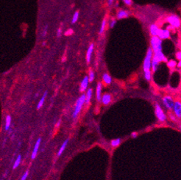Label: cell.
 <instances>
[{"instance_id":"8992f818","label":"cell","mask_w":181,"mask_h":180,"mask_svg":"<svg viewBox=\"0 0 181 180\" xmlns=\"http://www.w3.org/2000/svg\"><path fill=\"white\" fill-rule=\"evenodd\" d=\"M163 104L167 110H172L175 104V101L170 96H166L163 98Z\"/></svg>"},{"instance_id":"6da1fadb","label":"cell","mask_w":181,"mask_h":180,"mask_svg":"<svg viewBox=\"0 0 181 180\" xmlns=\"http://www.w3.org/2000/svg\"><path fill=\"white\" fill-rule=\"evenodd\" d=\"M153 57V51L152 48L150 47L147 50L146 55L145 57V59L144 60V64H143V68L144 72H151V67H152V59Z\"/></svg>"},{"instance_id":"603a6c76","label":"cell","mask_w":181,"mask_h":180,"mask_svg":"<svg viewBox=\"0 0 181 180\" xmlns=\"http://www.w3.org/2000/svg\"><path fill=\"white\" fill-rule=\"evenodd\" d=\"M121 139L120 138H116V139H114V140H112L111 142V145L112 147H117V146H119V145H120L121 143Z\"/></svg>"},{"instance_id":"9a60e30c","label":"cell","mask_w":181,"mask_h":180,"mask_svg":"<svg viewBox=\"0 0 181 180\" xmlns=\"http://www.w3.org/2000/svg\"><path fill=\"white\" fill-rule=\"evenodd\" d=\"M150 34L152 36H157L158 35V31H159V28L155 24H152V25L150 26Z\"/></svg>"},{"instance_id":"44dd1931","label":"cell","mask_w":181,"mask_h":180,"mask_svg":"<svg viewBox=\"0 0 181 180\" xmlns=\"http://www.w3.org/2000/svg\"><path fill=\"white\" fill-rule=\"evenodd\" d=\"M102 80H103V82L105 83L106 85H110L111 83V82H112L111 76L108 74H107V73L104 74L102 75Z\"/></svg>"},{"instance_id":"83f0119b","label":"cell","mask_w":181,"mask_h":180,"mask_svg":"<svg viewBox=\"0 0 181 180\" xmlns=\"http://www.w3.org/2000/svg\"><path fill=\"white\" fill-rule=\"evenodd\" d=\"M167 65H168V67H169V68H175L177 65V63L175 60H169V61L167 63Z\"/></svg>"},{"instance_id":"d6986e66","label":"cell","mask_w":181,"mask_h":180,"mask_svg":"<svg viewBox=\"0 0 181 180\" xmlns=\"http://www.w3.org/2000/svg\"><path fill=\"white\" fill-rule=\"evenodd\" d=\"M46 96H47V91H45L44 93V95L42 96L41 99H40V101H39L38 103V105H37V109H38V110L40 109V108L42 107V106L44 105V101H45V99L46 97Z\"/></svg>"},{"instance_id":"ba28073f","label":"cell","mask_w":181,"mask_h":180,"mask_svg":"<svg viewBox=\"0 0 181 180\" xmlns=\"http://www.w3.org/2000/svg\"><path fill=\"white\" fill-rule=\"evenodd\" d=\"M161 40H163V39H167L170 37V32L169 30H159L158 33L157 35Z\"/></svg>"},{"instance_id":"8fae6325","label":"cell","mask_w":181,"mask_h":180,"mask_svg":"<svg viewBox=\"0 0 181 180\" xmlns=\"http://www.w3.org/2000/svg\"><path fill=\"white\" fill-rule=\"evenodd\" d=\"M130 15V13L128 11L125 10H119V12L117 13L116 15V18L118 19H125V18H128Z\"/></svg>"},{"instance_id":"7402d4cb","label":"cell","mask_w":181,"mask_h":180,"mask_svg":"<svg viewBox=\"0 0 181 180\" xmlns=\"http://www.w3.org/2000/svg\"><path fill=\"white\" fill-rule=\"evenodd\" d=\"M92 91H93L92 89H91V88H89L88 90H87V92H86V102H85L86 104H89V103H90V100H91V98H92V93H93Z\"/></svg>"},{"instance_id":"7c38bea8","label":"cell","mask_w":181,"mask_h":180,"mask_svg":"<svg viewBox=\"0 0 181 180\" xmlns=\"http://www.w3.org/2000/svg\"><path fill=\"white\" fill-rule=\"evenodd\" d=\"M93 51H94V44H91L88 50L86 52V61L88 63H89L90 62V59H91V56H92V53H93Z\"/></svg>"},{"instance_id":"277c9868","label":"cell","mask_w":181,"mask_h":180,"mask_svg":"<svg viewBox=\"0 0 181 180\" xmlns=\"http://www.w3.org/2000/svg\"><path fill=\"white\" fill-rule=\"evenodd\" d=\"M167 21L173 28H179L181 25V20L177 15H170L167 18Z\"/></svg>"},{"instance_id":"ab89813d","label":"cell","mask_w":181,"mask_h":180,"mask_svg":"<svg viewBox=\"0 0 181 180\" xmlns=\"http://www.w3.org/2000/svg\"><path fill=\"white\" fill-rule=\"evenodd\" d=\"M180 130H181V125H180Z\"/></svg>"},{"instance_id":"4fadbf2b","label":"cell","mask_w":181,"mask_h":180,"mask_svg":"<svg viewBox=\"0 0 181 180\" xmlns=\"http://www.w3.org/2000/svg\"><path fill=\"white\" fill-rule=\"evenodd\" d=\"M153 57H155L156 59L158 60L160 63L162 62V61L166 62V60H166V56L163 55V53L162 52H157V53H154V54H153Z\"/></svg>"},{"instance_id":"4dcf8cb0","label":"cell","mask_w":181,"mask_h":180,"mask_svg":"<svg viewBox=\"0 0 181 180\" xmlns=\"http://www.w3.org/2000/svg\"><path fill=\"white\" fill-rule=\"evenodd\" d=\"M28 174H29V170H26L25 172H24V174L23 176H22V177H21V180L27 179V176H28Z\"/></svg>"},{"instance_id":"9c48e42d","label":"cell","mask_w":181,"mask_h":180,"mask_svg":"<svg viewBox=\"0 0 181 180\" xmlns=\"http://www.w3.org/2000/svg\"><path fill=\"white\" fill-rule=\"evenodd\" d=\"M40 143H41V139L40 138H38L36 143H35V146L33 148V150H32V155H31V158L32 160H34L36 156H37V154H38V149H39V147H40Z\"/></svg>"},{"instance_id":"484cf974","label":"cell","mask_w":181,"mask_h":180,"mask_svg":"<svg viewBox=\"0 0 181 180\" xmlns=\"http://www.w3.org/2000/svg\"><path fill=\"white\" fill-rule=\"evenodd\" d=\"M48 28H49V25L48 24H45L44 27H43V30H42V32H41V36L45 38L47 34V31H48Z\"/></svg>"},{"instance_id":"5bb4252c","label":"cell","mask_w":181,"mask_h":180,"mask_svg":"<svg viewBox=\"0 0 181 180\" xmlns=\"http://www.w3.org/2000/svg\"><path fill=\"white\" fill-rule=\"evenodd\" d=\"M100 101L104 105H109L111 101V96L108 93H105L102 96Z\"/></svg>"},{"instance_id":"ac0fdd59","label":"cell","mask_w":181,"mask_h":180,"mask_svg":"<svg viewBox=\"0 0 181 180\" xmlns=\"http://www.w3.org/2000/svg\"><path fill=\"white\" fill-rule=\"evenodd\" d=\"M96 99L99 101L101 100V98H102V84L100 82L98 83V85L96 86Z\"/></svg>"},{"instance_id":"f35d334b","label":"cell","mask_w":181,"mask_h":180,"mask_svg":"<svg viewBox=\"0 0 181 180\" xmlns=\"http://www.w3.org/2000/svg\"><path fill=\"white\" fill-rule=\"evenodd\" d=\"M60 121H59L57 122V127H58V126L60 125Z\"/></svg>"},{"instance_id":"1f68e13d","label":"cell","mask_w":181,"mask_h":180,"mask_svg":"<svg viewBox=\"0 0 181 180\" xmlns=\"http://www.w3.org/2000/svg\"><path fill=\"white\" fill-rule=\"evenodd\" d=\"M123 2L127 6H131L132 4H133V1L132 0H123Z\"/></svg>"},{"instance_id":"e0dca14e","label":"cell","mask_w":181,"mask_h":180,"mask_svg":"<svg viewBox=\"0 0 181 180\" xmlns=\"http://www.w3.org/2000/svg\"><path fill=\"white\" fill-rule=\"evenodd\" d=\"M159 63H160V62L158 61V60L156 59L155 57H152V67H151V68L152 69V71L153 72H155L156 71H157V69H158V65H159Z\"/></svg>"},{"instance_id":"836d02e7","label":"cell","mask_w":181,"mask_h":180,"mask_svg":"<svg viewBox=\"0 0 181 180\" xmlns=\"http://www.w3.org/2000/svg\"><path fill=\"white\" fill-rule=\"evenodd\" d=\"M131 136H132L133 138H136V137L138 136V133L136 132H133V133H132V135H131Z\"/></svg>"},{"instance_id":"cb8c5ba5","label":"cell","mask_w":181,"mask_h":180,"mask_svg":"<svg viewBox=\"0 0 181 180\" xmlns=\"http://www.w3.org/2000/svg\"><path fill=\"white\" fill-rule=\"evenodd\" d=\"M21 161V155H19V156L17 157V158L15 159V162H14V163H13V169H15L19 165H20Z\"/></svg>"},{"instance_id":"52a82bcc","label":"cell","mask_w":181,"mask_h":180,"mask_svg":"<svg viewBox=\"0 0 181 180\" xmlns=\"http://www.w3.org/2000/svg\"><path fill=\"white\" fill-rule=\"evenodd\" d=\"M175 115L177 118H181V102L175 101L174 104V107L172 108Z\"/></svg>"},{"instance_id":"8d00e7d4","label":"cell","mask_w":181,"mask_h":180,"mask_svg":"<svg viewBox=\"0 0 181 180\" xmlns=\"http://www.w3.org/2000/svg\"><path fill=\"white\" fill-rule=\"evenodd\" d=\"M113 2V0H108V5H112Z\"/></svg>"},{"instance_id":"2e32d148","label":"cell","mask_w":181,"mask_h":180,"mask_svg":"<svg viewBox=\"0 0 181 180\" xmlns=\"http://www.w3.org/2000/svg\"><path fill=\"white\" fill-rule=\"evenodd\" d=\"M68 143H69V139H66L60 147V149L58 150V152H57V157H60V155L64 152V151L65 150V148H66V146L68 145Z\"/></svg>"},{"instance_id":"74e56055","label":"cell","mask_w":181,"mask_h":180,"mask_svg":"<svg viewBox=\"0 0 181 180\" xmlns=\"http://www.w3.org/2000/svg\"><path fill=\"white\" fill-rule=\"evenodd\" d=\"M5 141H6V139H5V140H4V141H3V143H2V147H4V146H5Z\"/></svg>"},{"instance_id":"d6a6232c","label":"cell","mask_w":181,"mask_h":180,"mask_svg":"<svg viewBox=\"0 0 181 180\" xmlns=\"http://www.w3.org/2000/svg\"><path fill=\"white\" fill-rule=\"evenodd\" d=\"M176 58L178 60H181V51H179L176 53Z\"/></svg>"},{"instance_id":"4316f807","label":"cell","mask_w":181,"mask_h":180,"mask_svg":"<svg viewBox=\"0 0 181 180\" xmlns=\"http://www.w3.org/2000/svg\"><path fill=\"white\" fill-rule=\"evenodd\" d=\"M78 18H79V12L78 11H76L75 13H74L73 15V18H72V20H71V23L72 24H75L76 23L77 20H78Z\"/></svg>"},{"instance_id":"7a4b0ae2","label":"cell","mask_w":181,"mask_h":180,"mask_svg":"<svg viewBox=\"0 0 181 180\" xmlns=\"http://www.w3.org/2000/svg\"><path fill=\"white\" fill-rule=\"evenodd\" d=\"M86 102V94H83L81 95L79 99H77V102H76L75 107V109L73 111V114H72V117L73 118H76L79 113H80V111L82 110V108L83 107V105Z\"/></svg>"},{"instance_id":"30bf717a","label":"cell","mask_w":181,"mask_h":180,"mask_svg":"<svg viewBox=\"0 0 181 180\" xmlns=\"http://www.w3.org/2000/svg\"><path fill=\"white\" fill-rule=\"evenodd\" d=\"M88 83H89V80H88V76H85L83 78V80H82L80 84V90L81 92H84L86 91L88 86Z\"/></svg>"},{"instance_id":"3957f363","label":"cell","mask_w":181,"mask_h":180,"mask_svg":"<svg viewBox=\"0 0 181 180\" xmlns=\"http://www.w3.org/2000/svg\"><path fill=\"white\" fill-rule=\"evenodd\" d=\"M150 43L153 54L162 52V40L158 36H152L150 39Z\"/></svg>"},{"instance_id":"f546056e","label":"cell","mask_w":181,"mask_h":180,"mask_svg":"<svg viewBox=\"0 0 181 180\" xmlns=\"http://www.w3.org/2000/svg\"><path fill=\"white\" fill-rule=\"evenodd\" d=\"M116 23V19H112L110 21V22H109V25H110V27H111V28H113V27L115 26Z\"/></svg>"},{"instance_id":"5b68a950","label":"cell","mask_w":181,"mask_h":180,"mask_svg":"<svg viewBox=\"0 0 181 180\" xmlns=\"http://www.w3.org/2000/svg\"><path fill=\"white\" fill-rule=\"evenodd\" d=\"M155 113L156 117L158 119L159 121H165L166 119V115L164 113V111L161 108V107L158 104H155Z\"/></svg>"},{"instance_id":"d590c367","label":"cell","mask_w":181,"mask_h":180,"mask_svg":"<svg viewBox=\"0 0 181 180\" xmlns=\"http://www.w3.org/2000/svg\"><path fill=\"white\" fill-rule=\"evenodd\" d=\"M177 65L178 68H181V60H179V62H178V63L177 64Z\"/></svg>"},{"instance_id":"f1b7e54d","label":"cell","mask_w":181,"mask_h":180,"mask_svg":"<svg viewBox=\"0 0 181 180\" xmlns=\"http://www.w3.org/2000/svg\"><path fill=\"white\" fill-rule=\"evenodd\" d=\"M88 80H89V82H93L94 80V77H95V75H94V72L92 70H90L89 71V74H88Z\"/></svg>"},{"instance_id":"e575fe53","label":"cell","mask_w":181,"mask_h":180,"mask_svg":"<svg viewBox=\"0 0 181 180\" xmlns=\"http://www.w3.org/2000/svg\"><path fill=\"white\" fill-rule=\"evenodd\" d=\"M57 37L59 38V37H60V35H61V29H58V30H57Z\"/></svg>"},{"instance_id":"d4e9b609","label":"cell","mask_w":181,"mask_h":180,"mask_svg":"<svg viewBox=\"0 0 181 180\" xmlns=\"http://www.w3.org/2000/svg\"><path fill=\"white\" fill-rule=\"evenodd\" d=\"M106 24H107V20L105 19H103L102 22V24H101L100 30V32H99V34H100V35H102V34L104 32L105 29Z\"/></svg>"},{"instance_id":"ffe728a7","label":"cell","mask_w":181,"mask_h":180,"mask_svg":"<svg viewBox=\"0 0 181 180\" xmlns=\"http://www.w3.org/2000/svg\"><path fill=\"white\" fill-rule=\"evenodd\" d=\"M11 116L10 115H7L6 118H5V130L6 131H8L10 130V125H11Z\"/></svg>"}]
</instances>
